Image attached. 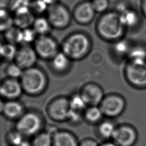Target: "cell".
Instances as JSON below:
<instances>
[{"mask_svg": "<svg viewBox=\"0 0 146 146\" xmlns=\"http://www.w3.org/2000/svg\"><path fill=\"white\" fill-rule=\"evenodd\" d=\"M5 103L1 98H0V115L3 113V108H4V106H5Z\"/></svg>", "mask_w": 146, "mask_h": 146, "instance_id": "obj_37", "label": "cell"}, {"mask_svg": "<svg viewBox=\"0 0 146 146\" xmlns=\"http://www.w3.org/2000/svg\"><path fill=\"white\" fill-rule=\"evenodd\" d=\"M125 102L122 98L112 95L103 99L100 108L103 115L109 117H115L123 112Z\"/></svg>", "mask_w": 146, "mask_h": 146, "instance_id": "obj_9", "label": "cell"}, {"mask_svg": "<svg viewBox=\"0 0 146 146\" xmlns=\"http://www.w3.org/2000/svg\"><path fill=\"white\" fill-rule=\"evenodd\" d=\"M1 83L0 82V96H1Z\"/></svg>", "mask_w": 146, "mask_h": 146, "instance_id": "obj_40", "label": "cell"}, {"mask_svg": "<svg viewBox=\"0 0 146 146\" xmlns=\"http://www.w3.org/2000/svg\"><path fill=\"white\" fill-rule=\"evenodd\" d=\"M37 34L32 28L28 27L22 30V44L30 45L31 43H34L38 37Z\"/></svg>", "mask_w": 146, "mask_h": 146, "instance_id": "obj_31", "label": "cell"}, {"mask_svg": "<svg viewBox=\"0 0 146 146\" xmlns=\"http://www.w3.org/2000/svg\"><path fill=\"white\" fill-rule=\"evenodd\" d=\"M4 34V36L6 42L17 45L22 43V30L15 26L14 25L6 31Z\"/></svg>", "mask_w": 146, "mask_h": 146, "instance_id": "obj_22", "label": "cell"}, {"mask_svg": "<svg viewBox=\"0 0 146 146\" xmlns=\"http://www.w3.org/2000/svg\"><path fill=\"white\" fill-rule=\"evenodd\" d=\"M70 64V58L62 51L58 52L51 59V66L52 68L58 72L66 71Z\"/></svg>", "mask_w": 146, "mask_h": 146, "instance_id": "obj_19", "label": "cell"}, {"mask_svg": "<svg viewBox=\"0 0 146 146\" xmlns=\"http://www.w3.org/2000/svg\"><path fill=\"white\" fill-rule=\"evenodd\" d=\"M117 146H132L137 139V134L132 128L121 126L116 128L112 137Z\"/></svg>", "mask_w": 146, "mask_h": 146, "instance_id": "obj_12", "label": "cell"}, {"mask_svg": "<svg viewBox=\"0 0 146 146\" xmlns=\"http://www.w3.org/2000/svg\"><path fill=\"white\" fill-rule=\"evenodd\" d=\"M115 52L120 55H124L129 52V45L124 40H120L117 42L113 46Z\"/></svg>", "mask_w": 146, "mask_h": 146, "instance_id": "obj_33", "label": "cell"}, {"mask_svg": "<svg viewBox=\"0 0 146 146\" xmlns=\"http://www.w3.org/2000/svg\"><path fill=\"white\" fill-rule=\"evenodd\" d=\"M141 7L144 15L146 17V0H142Z\"/></svg>", "mask_w": 146, "mask_h": 146, "instance_id": "obj_35", "label": "cell"}, {"mask_svg": "<svg viewBox=\"0 0 146 146\" xmlns=\"http://www.w3.org/2000/svg\"><path fill=\"white\" fill-rule=\"evenodd\" d=\"M31 143L32 146H52V136L46 131L40 132L34 136Z\"/></svg>", "mask_w": 146, "mask_h": 146, "instance_id": "obj_23", "label": "cell"}, {"mask_svg": "<svg viewBox=\"0 0 146 146\" xmlns=\"http://www.w3.org/2000/svg\"><path fill=\"white\" fill-rule=\"evenodd\" d=\"M38 57L34 47L30 45L22 44L18 48L14 62L25 70L34 67Z\"/></svg>", "mask_w": 146, "mask_h": 146, "instance_id": "obj_7", "label": "cell"}, {"mask_svg": "<svg viewBox=\"0 0 146 146\" xmlns=\"http://www.w3.org/2000/svg\"><path fill=\"white\" fill-rule=\"evenodd\" d=\"M2 58H1V55H0V61H1V59Z\"/></svg>", "mask_w": 146, "mask_h": 146, "instance_id": "obj_41", "label": "cell"}, {"mask_svg": "<svg viewBox=\"0 0 146 146\" xmlns=\"http://www.w3.org/2000/svg\"><path fill=\"white\" fill-rule=\"evenodd\" d=\"M25 112L24 107L17 100H8L5 103L3 115L7 119L18 120Z\"/></svg>", "mask_w": 146, "mask_h": 146, "instance_id": "obj_16", "label": "cell"}, {"mask_svg": "<svg viewBox=\"0 0 146 146\" xmlns=\"http://www.w3.org/2000/svg\"><path fill=\"white\" fill-rule=\"evenodd\" d=\"M23 92L19 79L8 78L1 83V96L8 100H17Z\"/></svg>", "mask_w": 146, "mask_h": 146, "instance_id": "obj_10", "label": "cell"}, {"mask_svg": "<svg viewBox=\"0 0 146 146\" xmlns=\"http://www.w3.org/2000/svg\"><path fill=\"white\" fill-rule=\"evenodd\" d=\"M17 50L16 45L7 42L3 43L0 49L1 57L8 61L14 60Z\"/></svg>", "mask_w": 146, "mask_h": 146, "instance_id": "obj_24", "label": "cell"}, {"mask_svg": "<svg viewBox=\"0 0 146 146\" xmlns=\"http://www.w3.org/2000/svg\"><path fill=\"white\" fill-rule=\"evenodd\" d=\"M18 146H32L31 141H27V140L25 139L20 143V144Z\"/></svg>", "mask_w": 146, "mask_h": 146, "instance_id": "obj_36", "label": "cell"}, {"mask_svg": "<svg viewBox=\"0 0 146 146\" xmlns=\"http://www.w3.org/2000/svg\"><path fill=\"white\" fill-rule=\"evenodd\" d=\"M13 26V15L5 7L0 6V33H5Z\"/></svg>", "mask_w": 146, "mask_h": 146, "instance_id": "obj_21", "label": "cell"}, {"mask_svg": "<svg viewBox=\"0 0 146 146\" xmlns=\"http://www.w3.org/2000/svg\"><path fill=\"white\" fill-rule=\"evenodd\" d=\"M116 128L114 125L110 121L102 123L99 127V132L102 137L108 139L112 138Z\"/></svg>", "mask_w": 146, "mask_h": 146, "instance_id": "obj_29", "label": "cell"}, {"mask_svg": "<svg viewBox=\"0 0 146 146\" xmlns=\"http://www.w3.org/2000/svg\"><path fill=\"white\" fill-rule=\"evenodd\" d=\"M81 95L87 105L92 106H96L101 103L103 99V93L102 89L94 84H89L84 87Z\"/></svg>", "mask_w": 146, "mask_h": 146, "instance_id": "obj_15", "label": "cell"}, {"mask_svg": "<svg viewBox=\"0 0 146 146\" xmlns=\"http://www.w3.org/2000/svg\"><path fill=\"white\" fill-rule=\"evenodd\" d=\"M69 111V100L63 97L54 99L47 107L48 116L56 121L67 120Z\"/></svg>", "mask_w": 146, "mask_h": 146, "instance_id": "obj_8", "label": "cell"}, {"mask_svg": "<svg viewBox=\"0 0 146 146\" xmlns=\"http://www.w3.org/2000/svg\"><path fill=\"white\" fill-rule=\"evenodd\" d=\"M96 12L91 2H83L75 7L72 15L75 20L82 25L88 24L91 22L95 16Z\"/></svg>", "mask_w": 146, "mask_h": 146, "instance_id": "obj_11", "label": "cell"}, {"mask_svg": "<svg viewBox=\"0 0 146 146\" xmlns=\"http://www.w3.org/2000/svg\"><path fill=\"white\" fill-rule=\"evenodd\" d=\"M46 18L52 28L64 29L70 25L72 14L66 6L55 2L48 6Z\"/></svg>", "mask_w": 146, "mask_h": 146, "instance_id": "obj_5", "label": "cell"}, {"mask_svg": "<svg viewBox=\"0 0 146 146\" xmlns=\"http://www.w3.org/2000/svg\"><path fill=\"white\" fill-rule=\"evenodd\" d=\"M34 48L38 56L43 59L51 60L58 52L56 42L49 35L38 36L34 43Z\"/></svg>", "mask_w": 146, "mask_h": 146, "instance_id": "obj_6", "label": "cell"}, {"mask_svg": "<svg viewBox=\"0 0 146 146\" xmlns=\"http://www.w3.org/2000/svg\"><path fill=\"white\" fill-rule=\"evenodd\" d=\"M19 80L23 92L31 96H37L42 94L46 90L48 84L45 73L35 66L25 70Z\"/></svg>", "mask_w": 146, "mask_h": 146, "instance_id": "obj_1", "label": "cell"}, {"mask_svg": "<svg viewBox=\"0 0 146 146\" xmlns=\"http://www.w3.org/2000/svg\"><path fill=\"white\" fill-rule=\"evenodd\" d=\"M99 146H117V145L115 143L107 142V143H103V144H102V145H100Z\"/></svg>", "mask_w": 146, "mask_h": 146, "instance_id": "obj_38", "label": "cell"}, {"mask_svg": "<svg viewBox=\"0 0 146 146\" xmlns=\"http://www.w3.org/2000/svg\"><path fill=\"white\" fill-rule=\"evenodd\" d=\"M97 29L103 38L115 40L123 35L125 27L120 21L119 14L117 11H110L104 13L100 18Z\"/></svg>", "mask_w": 146, "mask_h": 146, "instance_id": "obj_2", "label": "cell"}, {"mask_svg": "<svg viewBox=\"0 0 146 146\" xmlns=\"http://www.w3.org/2000/svg\"><path fill=\"white\" fill-rule=\"evenodd\" d=\"M90 41L84 34L76 33L67 38L62 44V52L70 59H78L83 57L88 52Z\"/></svg>", "mask_w": 146, "mask_h": 146, "instance_id": "obj_3", "label": "cell"}, {"mask_svg": "<svg viewBox=\"0 0 146 146\" xmlns=\"http://www.w3.org/2000/svg\"><path fill=\"white\" fill-rule=\"evenodd\" d=\"M23 71L24 70L15 62L10 64L7 67L6 70L8 78L16 79H20Z\"/></svg>", "mask_w": 146, "mask_h": 146, "instance_id": "obj_30", "label": "cell"}, {"mask_svg": "<svg viewBox=\"0 0 146 146\" xmlns=\"http://www.w3.org/2000/svg\"><path fill=\"white\" fill-rule=\"evenodd\" d=\"M70 108L78 112L82 111L87 106L81 94L74 95L69 100Z\"/></svg>", "mask_w": 146, "mask_h": 146, "instance_id": "obj_26", "label": "cell"}, {"mask_svg": "<svg viewBox=\"0 0 146 146\" xmlns=\"http://www.w3.org/2000/svg\"><path fill=\"white\" fill-rule=\"evenodd\" d=\"M3 43L1 42V40H0V49H1V47L2 46V45H3Z\"/></svg>", "mask_w": 146, "mask_h": 146, "instance_id": "obj_39", "label": "cell"}, {"mask_svg": "<svg viewBox=\"0 0 146 146\" xmlns=\"http://www.w3.org/2000/svg\"><path fill=\"white\" fill-rule=\"evenodd\" d=\"M129 52L131 63L136 64H146V51L144 49L136 47Z\"/></svg>", "mask_w": 146, "mask_h": 146, "instance_id": "obj_25", "label": "cell"}, {"mask_svg": "<svg viewBox=\"0 0 146 146\" xmlns=\"http://www.w3.org/2000/svg\"><path fill=\"white\" fill-rule=\"evenodd\" d=\"M24 136L16 129L11 130L6 135V141L9 146H18L24 140Z\"/></svg>", "mask_w": 146, "mask_h": 146, "instance_id": "obj_27", "label": "cell"}, {"mask_svg": "<svg viewBox=\"0 0 146 146\" xmlns=\"http://www.w3.org/2000/svg\"><path fill=\"white\" fill-rule=\"evenodd\" d=\"M79 146H99L98 143L91 139H87L82 140L80 143H79Z\"/></svg>", "mask_w": 146, "mask_h": 146, "instance_id": "obj_34", "label": "cell"}, {"mask_svg": "<svg viewBox=\"0 0 146 146\" xmlns=\"http://www.w3.org/2000/svg\"><path fill=\"white\" fill-rule=\"evenodd\" d=\"M31 27L38 36L48 35L52 29L46 17L42 16L35 18Z\"/></svg>", "mask_w": 146, "mask_h": 146, "instance_id": "obj_20", "label": "cell"}, {"mask_svg": "<svg viewBox=\"0 0 146 146\" xmlns=\"http://www.w3.org/2000/svg\"><path fill=\"white\" fill-rule=\"evenodd\" d=\"M129 82L136 86H146V64H136L130 63L126 68Z\"/></svg>", "mask_w": 146, "mask_h": 146, "instance_id": "obj_13", "label": "cell"}, {"mask_svg": "<svg viewBox=\"0 0 146 146\" xmlns=\"http://www.w3.org/2000/svg\"><path fill=\"white\" fill-rule=\"evenodd\" d=\"M43 125L41 116L35 111H28L17 120L15 129L24 136H34L40 132Z\"/></svg>", "mask_w": 146, "mask_h": 146, "instance_id": "obj_4", "label": "cell"}, {"mask_svg": "<svg viewBox=\"0 0 146 146\" xmlns=\"http://www.w3.org/2000/svg\"><path fill=\"white\" fill-rule=\"evenodd\" d=\"M52 146H79V143L72 134L57 131L52 135Z\"/></svg>", "mask_w": 146, "mask_h": 146, "instance_id": "obj_17", "label": "cell"}, {"mask_svg": "<svg viewBox=\"0 0 146 146\" xmlns=\"http://www.w3.org/2000/svg\"><path fill=\"white\" fill-rule=\"evenodd\" d=\"M102 111L97 106H91L85 112V117L90 122H96L99 121L103 116Z\"/></svg>", "mask_w": 146, "mask_h": 146, "instance_id": "obj_28", "label": "cell"}, {"mask_svg": "<svg viewBox=\"0 0 146 146\" xmlns=\"http://www.w3.org/2000/svg\"><path fill=\"white\" fill-rule=\"evenodd\" d=\"M96 13H104L109 7V0H92L91 2Z\"/></svg>", "mask_w": 146, "mask_h": 146, "instance_id": "obj_32", "label": "cell"}, {"mask_svg": "<svg viewBox=\"0 0 146 146\" xmlns=\"http://www.w3.org/2000/svg\"><path fill=\"white\" fill-rule=\"evenodd\" d=\"M34 13L27 7L24 6L15 10L13 15L14 25L22 30L32 26L35 19Z\"/></svg>", "mask_w": 146, "mask_h": 146, "instance_id": "obj_14", "label": "cell"}, {"mask_svg": "<svg viewBox=\"0 0 146 146\" xmlns=\"http://www.w3.org/2000/svg\"><path fill=\"white\" fill-rule=\"evenodd\" d=\"M119 14L120 21L125 28L133 27L137 25L139 17L134 10L126 7Z\"/></svg>", "mask_w": 146, "mask_h": 146, "instance_id": "obj_18", "label": "cell"}]
</instances>
